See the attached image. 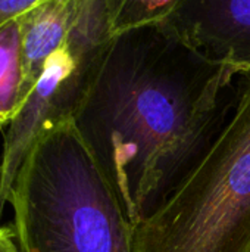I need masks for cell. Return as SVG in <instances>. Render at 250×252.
<instances>
[{
	"mask_svg": "<svg viewBox=\"0 0 250 252\" xmlns=\"http://www.w3.org/2000/svg\"><path fill=\"white\" fill-rule=\"evenodd\" d=\"M246 72L205 58L168 18L113 35L72 124L133 227L208 155Z\"/></svg>",
	"mask_w": 250,
	"mask_h": 252,
	"instance_id": "cell-1",
	"label": "cell"
},
{
	"mask_svg": "<svg viewBox=\"0 0 250 252\" xmlns=\"http://www.w3.org/2000/svg\"><path fill=\"white\" fill-rule=\"evenodd\" d=\"M9 204L21 252H134L133 226L72 123L35 142Z\"/></svg>",
	"mask_w": 250,
	"mask_h": 252,
	"instance_id": "cell-2",
	"label": "cell"
},
{
	"mask_svg": "<svg viewBox=\"0 0 250 252\" xmlns=\"http://www.w3.org/2000/svg\"><path fill=\"white\" fill-rule=\"evenodd\" d=\"M134 252H250V69L239 108L208 155L146 221Z\"/></svg>",
	"mask_w": 250,
	"mask_h": 252,
	"instance_id": "cell-3",
	"label": "cell"
},
{
	"mask_svg": "<svg viewBox=\"0 0 250 252\" xmlns=\"http://www.w3.org/2000/svg\"><path fill=\"white\" fill-rule=\"evenodd\" d=\"M113 35V0H78L66 41L47 61L41 77L7 127L0 162V217L35 142L47 131L72 123Z\"/></svg>",
	"mask_w": 250,
	"mask_h": 252,
	"instance_id": "cell-4",
	"label": "cell"
},
{
	"mask_svg": "<svg viewBox=\"0 0 250 252\" xmlns=\"http://www.w3.org/2000/svg\"><path fill=\"white\" fill-rule=\"evenodd\" d=\"M168 21L209 61L250 69V0H177Z\"/></svg>",
	"mask_w": 250,
	"mask_h": 252,
	"instance_id": "cell-5",
	"label": "cell"
},
{
	"mask_svg": "<svg viewBox=\"0 0 250 252\" xmlns=\"http://www.w3.org/2000/svg\"><path fill=\"white\" fill-rule=\"evenodd\" d=\"M77 10L78 0H37L19 16L25 100L41 77L47 61L66 41Z\"/></svg>",
	"mask_w": 250,
	"mask_h": 252,
	"instance_id": "cell-6",
	"label": "cell"
},
{
	"mask_svg": "<svg viewBox=\"0 0 250 252\" xmlns=\"http://www.w3.org/2000/svg\"><path fill=\"white\" fill-rule=\"evenodd\" d=\"M25 102L19 16L0 27V128L9 127Z\"/></svg>",
	"mask_w": 250,
	"mask_h": 252,
	"instance_id": "cell-7",
	"label": "cell"
},
{
	"mask_svg": "<svg viewBox=\"0 0 250 252\" xmlns=\"http://www.w3.org/2000/svg\"><path fill=\"white\" fill-rule=\"evenodd\" d=\"M177 0H113L115 34L149 22L167 19Z\"/></svg>",
	"mask_w": 250,
	"mask_h": 252,
	"instance_id": "cell-8",
	"label": "cell"
},
{
	"mask_svg": "<svg viewBox=\"0 0 250 252\" xmlns=\"http://www.w3.org/2000/svg\"><path fill=\"white\" fill-rule=\"evenodd\" d=\"M35 3L37 0H0V27L21 16Z\"/></svg>",
	"mask_w": 250,
	"mask_h": 252,
	"instance_id": "cell-9",
	"label": "cell"
},
{
	"mask_svg": "<svg viewBox=\"0 0 250 252\" xmlns=\"http://www.w3.org/2000/svg\"><path fill=\"white\" fill-rule=\"evenodd\" d=\"M0 252H21L15 230L0 226Z\"/></svg>",
	"mask_w": 250,
	"mask_h": 252,
	"instance_id": "cell-10",
	"label": "cell"
}]
</instances>
